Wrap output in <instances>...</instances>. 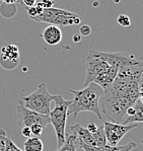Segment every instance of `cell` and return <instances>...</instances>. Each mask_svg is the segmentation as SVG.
<instances>
[{"label": "cell", "mask_w": 143, "mask_h": 151, "mask_svg": "<svg viewBox=\"0 0 143 151\" xmlns=\"http://www.w3.org/2000/svg\"><path fill=\"white\" fill-rule=\"evenodd\" d=\"M69 92L74 96L72 103L68 108V115H78L81 111L93 113L100 120H103V116L100 111V99L103 96V90L96 83H91L83 89H70Z\"/></svg>", "instance_id": "obj_1"}, {"label": "cell", "mask_w": 143, "mask_h": 151, "mask_svg": "<svg viewBox=\"0 0 143 151\" xmlns=\"http://www.w3.org/2000/svg\"><path fill=\"white\" fill-rule=\"evenodd\" d=\"M53 101L55 103V108L50 111L49 119L50 124H52L56 133L57 147L60 148L65 142L66 120L68 116V108L72 101L64 99L61 94H57L53 96Z\"/></svg>", "instance_id": "obj_2"}, {"label": "cell", "mask_w": 143, "mask_h": 151, "mask_svg": "<svg viewBox=\"0 0 143 151\" xmlns=\"http://www.w3.org/2000/svg\"><path fill=\"white\" fill-rule=\"evenodd\" d=\"M37 22H45L57 27L77 25L81 22V18L77 13L61 8H44L42 13L32 18Z\"/></svg>", "instance_id": "obj_3"}, {"label": "cell", "mask_w": 143, "mask_h": 151, "mask_svg": "<svg viewBox=\"0 0 143 151\" xmlns=\"http://www.w3.org/2000/svg\"><path fill=\"white\" fill-rule=\"evenodd\" d=\"M101 111L108 117L109 122L122 124L126 117L127 110L135 103L127 97H103L101 96Z\"/></svg>", "instance_id": "obj_4"}, {"label": "cell", "mask_w": 143, "mask_h": 151, "mask_svg": "<svg viewBox=\"0 0 143 151\" xmlns=\"http://www.w3.org/2000/svg\"><path fill=\"white\" fill-rule=\"evenodd\" d=\"M22 101L29 110L41 115L49 116L51 111L50 104L51 101H53V96L48 91L46 83H41L33 93L24 96Z\"/></svg>", "instance_id": "obj_5"}, {"label": "cell", "mask_w": 143, "mask_h": 151, "mask_svg": "<svg viewBox=\"0 0 143 151\" xmlns=\"http://www.w3.org/2000/svg\"><path fill=\"white\" fill-rule=\"evenodd\" d=\"M109 68L110 65L103 59L100 51H89L86 57V74H85L84 87L91 83H93L98 76L105 73Z\"/></svg>", "instance_id": "obj_6"}, {"label": "cell", "mask_w": 143, "mask_h": 151, "mask_svg": "<svg viewBox=\"0 0 143 151\" xmlns=\"http://www.w3.org/2000/svg\"><path fill=\"white\" fill-rule=\"evenodd\" d=\"M103 132H105L107 144L111 146H117L124 136L131 130L138 127V124H117V123L107 122L103 123Z\"/></svg>", "instance_id": "obj_7"}, {"label": "cell", "mask_w": 143, "mask_h": 151, "mask_svg": "<svg viewBox=\"0 0 143 151\" xmlns=\"http://www.w3.org/2000/svg\"><path fill=\"white\" fill-rule=\"evenodd\" d=\"M18 124L22 127H31L34 124H40L42 126H47L50 123L49 116L41 115L36 111L27 109L22 101H19L17 109Z\"/></svg>", "instance_id": "obj_8"}, {"label": "cell", "mask_w": 143, "mask_h": 151, "mask_svg": "<svg viewBox=\"0 0 143 151\" xmlns=\"http://www.w3.org/2000/svg\"><path fill=\"white\" fill-rule=\"evenodd\" d=\"M19 63V52L14 45L3 47L0 55V65L5 70H13Z\"/></svg>", "instance_id": "obj_9"}, {"label": "cell", "mask_w": 143, "mask_h": 151, "mask_svg": "<svg viewBox=\"0 0 143 151\" xmlns=\"http://www.w3.org/2000/svg\"><path fill=\"white\" fill-rule=\"evenodd\" d=\"M137 123H143V104L139 99L127 110L126 117L122 124L128 125Z\"/></svg>", "instance_id": "obj_10"}, {"label": "cell", "mask_w": 143, "mask_h": 151, "mask_svg": "<svg viewBox=\"0 0 143 151\" xmlns=\"http://www.w3.org/2000/svg\"><path fill=\"white\" fill-rule=\"evenodd\" d=\"M62 37L63 35H62L61 29L57 25H48L42 32V38L44 41L51 46L58 45L62 40Z\"/></svg>", "instance_id": "obj_11"}, {"label": "cell", "mask_w": 143, "mask_h": 151, "mask_svg": "<svg viewBox=\"0 0 143 151\" xmlns=\"http://www.w3.org/2000/svg\"><path fill=\"white\" fill-rule=\"evenodd\" d=\"M119 72V68L116 66H110V68L103 74H101V76H98L93 83H96V85H98L103 90H106L108 87L112 84V82L115 80V78L117 77Z\"/></svg>", "instance_id": "obj_12"}, {"label": "cell", "mask_w": 143, "mask_h": 151, "mask_svg": "<svg viewBox=\"0 0 143 151\" xmlns=\"http://www.w3.org/2000/svg\"><path fill=\"white\" fill-rule=\"evenodd\" d=\"M70 129H71V132H72V133L77 137V139H79L80 141H82V142L87 144V145L96 146V142H94L93 137L86 128H83L79 124H73Z\"/></svg>", "instance_id": "obj_13"}, {"label": "cell", "mask_w": 143, "mask_h": 151, "mask_svg": "<svg viewBox=\"0 0 143 151\" xmlns=\"http://www.w3.org/2000/svg\"><path fill=\"white\" fill-rule=\"evenodd\" d=\"M24 151H43L44 143L39 137H29L27 138L24 144Z\"/></svg>", "instance_id": "obj_14"}, {"label": "cell", "mask_w": 143, "mask_h": 151, "mask_svg": "<svg viewBox=\"0 0 143 151\" xmlns=\"http://www.w3.org/2000/svg\"><path fill=\"white\" fill-rule=\"evenodd\" d=\"M77 145V137L74 134H66L65 136V142L57 151H76Z\"/></svg>", "instance_id": "obj_15"}, {"label": "cell", "mask_w": 143, "mask_h": 151, "mask_svg": "<svg viewBox=\"0 0 143 151\" xmlns=\"http://www.w3.org/2000/svg\"><path fill=\"white\" fill-rule=\"evenodd\" d=\"M94 139V142H96V146L98 147H103V146L107 145V140H106L105 132H103V127L98 128L94 133L91 134Z\"/></svg>", "instance_id": "obj_16"}, {"label": "cell", "mask_w": 143, "mask_h": 151, "mask_svg": "<svg viewBox=\"0 0 143 151\" xmlns=\"http://www.w3.org/2000/svg\"><path fill=\"white\" fill-rule=\"evenodd\" d=\"M117 22H118V24L123 27H130V24H131L130 18L126 14H120L118 16V18H117Z\"/></svg>", "instance_id": "obj_17"}, {"label": "cell", "mask_w": 143, "mask_h": 151, "mask_svg": "<svg viewBox=\"0 0 143 151\" xmlns=\"http://www.w3.org/2000/svg\"><path fill=\"white\" fill-rule=\"evenodd\" d=\"M31 132H32V135L34 136V137H40L41 135H42L43 131H44V126H42V125L40 124H34L32 125L31 127Z\"/></svg>", "instance_id": "obj_18"}, {"label": "cell", "mask_w": 143, "mask_h": 151, "mask_svg": "<svg viewBox=\"0 0 143 151\" xmlns=\"http://www.w3.org/2000/svg\"><path fill=\"white\" fill-rule=\"evenodd\" d=\"M136 147V143L134 142H129L125 144V145H122V146H116L114 151H131L132 149H134Z\"/></svg>", "instance_id": "obj_19"}, {"label": "cell", "mask_w": 143, "mask_h": 151, "mask_svg": "<svg viewBox=\"0 0 143 151\" xmlns=\"http://www.w3.org/2000/svg\"><path fill=\"white\" fill-rule=\"evenodd\" d=\"M4 151H22L20 148H18L10 139L6 138V141H5V149Z\"/></svg>", "instance_id": "obj_20"}, {"label": "cell", "mask_w": 143, "mask_h": 151, "mask_svg": "<svg viewBox=\"0 0 143 151\" xmlns=\"http://www.w3.org/2000/svg\"><path fill=\"white\" fill-rule=\"evenodd\" d=\"M6 133L3 129H0V151H4L5 149V141H6Z\"/></svg>", "instance_id": "obj_21"}, {"label": "cell", "mask_w": 143, "mask_h": 151, "mask_svg": "<svg viewBox=\"0 0 143 151\" xmlns=\"http://www.w3.org/2000/svg\"><path fill=\"white\" fill-rule=\"evenodd\" d=\"M91 34V27L87 24H83L79 29V35L83 37H88Z\"/></svg>", "instance_id": "obj_22"}, {"label": "cell", "mask_w": 143, "mask_h": 151, "mask_svg": "<svg viewBox=\"0 0 143 151\" xmlns=\"http://www.w3.org/2000/svg\"><path fill=\"white\" fill-rule=\"evenodd\" d=\"M22 135L25 138H29L32 137V132L29 127H22Z\"/></svg>", "instance_id": "obj_23"}, {"label": "cell", "mask_w": 143, "mask_h": 151, "mask_svg": "<svg viewBox=\"0 0 143 151\" xmlns=\"http://www.w3.org/2000/svg\"><path fill=\"white\" fill-rule=\"evenodd\" d=\"M41 4L43 5L44 8H51L54 5V0H42Z\"/></svg>", "instance_id": "obj_24"}, {"label": "cell", "mask_w": 143, "mask_h": 151, "mask_svg": "<svg viewBox=\"0 0 143 151\" xmlns=\"http://www.w3.org/2000/svg\"><path fill=\"white\" fill-rule=\"evenodd\" d=\"M24 3L27 7H33L37 4V0H24Z\"/></svg>", "instance_id": "obj_25"}, {"label": "cell", "mask_w": 143, "mask_h": 151, "mask_svg": "<svg viewBox=\"0 0 143 151\" xmlns=\"http://www.w3.org/2000/svg\"><path fill=\"white\" fill-rule=\"evenodd\" d=\"M72 40H73V42H74V43H79L80 40H81V36H80L79 34H76V35H74V36H73Z\"/></svg>", "instance_id": "obj_26"}, {"label": "cell", "mask_w": 143, "mask_h": 151, "mask_svg": "<svg viewBox=\"0 0 143 151\" xmlns=\"http://www.w3.org/2000/svg\"><path fill=\"white\" fill-rule=\"evenodd\" d=\"M139 97H143V86L139 87Z\"/></svg>", "instance_id": "obj_27"}, {"label": "cell", "mask_w": 143, "mask_h": 151, "mask_svg": "<svg viewBox=\"0 0 143 151\" xmlns=\"http://www.w3.org/2000/svg\"><path fill=\"white\" fill-rule=\"evenodd\" d=\"M141 144H142V146H143V140L141 141Z\"/></svg>", "instance_id": "obj_28"}]
</instances>
